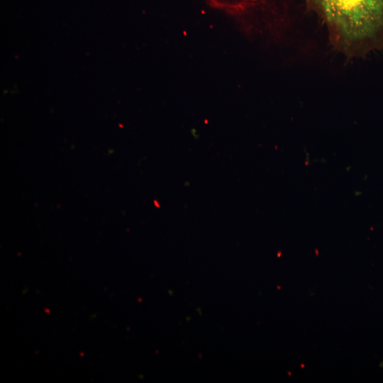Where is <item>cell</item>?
<instances>
[{
	"mask_svg": "<svg viewBox=\"0 0 383 383\" xmlns=\"http://www.w3.org/2000/svg\"><path fill=\"white\" fill-rule=\"evenodd\" d=\"M326 25L334 48L348 57L383 48V0H305Z\"/></svg>",
	"mask_w": 383,
	"mask_h": 383,
	"instance_id": "1",
	"label": "cell"
},
{
	"mask_svg": "<svg viewBox=\"0 0 383 383\" xmlns=\"http://www.w3.org/2000/svg\"><path fill=\"white\" fill-rule=\"evenodd\" d=\"M214 9L231 15H243L258 6L264 0H206Z\"/></svg>",
	"mask_w": 383,
	"mask_h": 383,
	"instance_id": "2",
	"label": "cell"
}]
</instances>
